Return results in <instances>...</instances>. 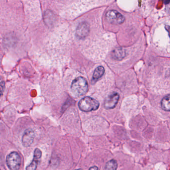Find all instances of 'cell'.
<instances>
[{
  "mask_svg": "<svg viewBox=\"0 0 170 170\" xmlns=\"http://www.w3.org/2000/svg\"><path fill=\"white\" fill-rule=\"evenodd\" d=\"M89 170H98V168L97 166H93L90 168Z\"/></svg>",
  "mask_w": 170,
  "mask_h": 170,
  "instance_id": "cell-14",
  "label": "cell"
},
{
  "mask_svg": "<svg viewBox=\"0 0 170 170\" xmlns=\"http://www.w3.org/2000/svg\"><path fill=\"white\" fill-rule=\"evenodd\" d=\"M5 81L1 76H0V97L3 94L5 91Z\"/></svg>",
  "mask_w": 170,
  "mask_h": 170,
  "instance_id": "cell-13",
  "label": "cell"
},
{
  "mask_svg": "<svg viewBox=\"0 0 170 170\" xmlns=\"http://www.w3.org/2000/svg\"><path fill=\"white\" fill-rule=\"evenodd\" d=\"M42 151L39 149H35L33 154V158L30 164H29L26 168V170H36L38 167L39 160L42 157Z\"/></svg>",
  "mask_w": 170,
  "mask_h": 170,
  "instance_id": "cell-7",
  "label": "cell"
},
{
  "mask_svg": "<svg viewBox=\"0 0 170 170\" xmlns=\"http://www.w3.org/2000/svg\"><path fill=\"white\" fill-rule=\"evenodd\" d=\"M106 18L112 24H121L125 21V18L122 14L115 10L109 11L106 14Z\"/></svg>",
  "mask_w": 170,
  "mask_h": 170,
  "instance_id": "cell-4",
  "label": "cell"
},
{
  "mask_svg": "<svg viewBox=\"0 0 170 170\" xmlns=\"http://www.w3.org/2000/svg\"><path fill=\"white\" fill-rule=\"evenodd\" d=\"M35 139V132L32 129H27L24 131L22 137V144L26 147H30L33 143Z\"/></svg>",
  "mask_w": 170,
  "mask_h": 170,
  "instance_id": "cell-6",
  "label": "cell"
},
{
  "mask_svg": "<svg viewBox=\"0 0 170 170\" xmlns=\"http://www.w3.org/2000/svg\"><path fill=\"white\" fill-rule=\"evenodd\" d=\"M161 107L164 110L169 111L170 110V95L165 97L161 101Z\"/></svg>",
  "mask_w": 170,
  "mask_h": 170,
  "instance_id": "cell-11",
  "label": "cell"
},
{
  "mask_svg": "<svg viewBox=\"0 0 170 170\" xmlns=\"http://www.w3.org/2000/svg\"><path fill=\"white\" fill-rule=\"evenodd\" d=\"M81 170V169H77V170Z\"/></svg>",
  "mask_w": 170,
  "mask_h": 170,
  "instance_id": "cell-15",
  "label": "cell"
},
{
  "mask_svg": "<svg viewBox=\"0 0 170 170\" xmlns=\"http://www.w3.org/2000/svg\"><path fill=\"white\" fill-rule=\"evenodd\" d=\"M88 85L86 80L82 77H78L74 80L71 89L74 94L78 96L84 95L88 91Z\"/></svg>",
  "mask_w": 170,
  "mask_h": 170,
  "instance_id": "cell-1",
  "label": "cell"
},
{
  "mask_svg": "<svg viewBox=\"0 0 170 170\" xmlns=\"http://www.w3.org/2000/svg\"><path fill=\"white\" fill-rule=\"evenodd\" d=\"M78 106L83 111L89 112L97 110L99 106V103L97 100L91 97H85L80 100Z\"/></svg>",
  "mask_w": 170,
  "mask_h": 170,
  "instance_id": "cell-2",
  "label": "cell"
},
{
  "mask_svg": "<svg viewBox=\"0 0 170 170\" xmlns=\"http://www.w3.org/2000/svg\"><path fill=\"white\" fill-rule=\"evenodd\" d=\"M6 163L10 170H19L21 165V158L17 152H11L7 156Z\"/></svg>",
  "mask_w": 170,
  "mask_h": 170,
  "instance_id": "cell-3",
  "label": "cell"
},
{
  "mask_svg": "<svg viewBox=\"0 0 170 170\" xmlns=\"http://www.w3.org/2000/svg\"><path fill=\"white\" fill-rule=\"evenodd\" d=\"M117 167V161L115 160H111L106 164L104 170H116Z\"/></svg>",
  "mask_w": 170,
  "mask_h": 170,
  "instance_id": "cell-12",
  "label": "cell"
},
{
  "mask_svg": "<svg viewBox=\"0 0 170 170\" xmlns=\"http://www.w3.org/2000/svg\"><path fill=\"white\" fill-rule=\"evenodd\" d=\"M89 32V25L88 23H81L78 25L76 29V36L80 39L86 37Z\"/></svg>",
  "mask_w": 170,
  "mask_h": 170,
  "instance_id": "cell-8",
  "label": "cell"
},
{
  "mask_svg": "<svg viewBox=\"0 0 170 170\" xmlns=\"http://www.w3.org/2000/svg\"><path fill=\"white\" fill-rule=\"evenodd\" d=\"M119 95L116 92H113L109 95L104 101V107L107 109H113L116 106L119 100Z\"/></svg>",
  "mask_w": 170,
  "mask_h": 170,
  "instance_id": "cell-5",
  "label": "cell"
},
{
  "mask_svg": "<svg viewBox=\"0 0 170 170\" xmlns=\"http://www.w3.org/2000/svg\"><path fill=\"white\" fill-rule=\"evenodd\" d=\"M125 56V52L123 48H118L115 50L112 53V56L116 59H123Z\"/></svg>",
  "mask_w": 170,
  "mask_h": 170,
  "instance_id": "cell-10",
  "label": "cell"
},
{
  "mask_svg": "<svg viewBox=\"0 0 170 170\" xmlns=\"http://www.w3.org/2000/svg\"><path fill=\"white\" fill-rule=\"evenodd\" d=\"M105 72L104 68L102 66H100L97 68L94 71L93 76H92V81L93 83H95L97 80L102 76Z\"/></svg>",
  "mask_w": 170,
  "mask_h": 170,
  "instance_id": "cell-9",
  "label": "cell"
}]
</instances>
